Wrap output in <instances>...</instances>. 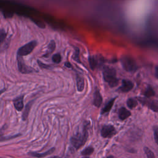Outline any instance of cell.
I'll return each instance as SVG.
<instances>
[{"label":"cell","instance_id":"26","mask_svg":"<svg viewBox=\"0 0 158 158\" xmlns=\"http://www.w3.org/2000/svg\"><path fill=\"white\" fill-rule=\"evenodd\" d=\"M6 37V33L5 31V30H4V29H1V32H0V41H1V44H2L5 38Z\"/></svg>","mask_w":158,"mask_h":158},{"label":"cell","instance_id":"20","mask_svg":"<svg viewBox=\"0 0 158 158\" xmlns=\"http://www.w3.org/2000/svg\"><path fill=\"white\" fill-rule=\"evenodd\" d=\"M155 95V92L154 91V89L151 87V86H149L146 88L145 92H144V96L148 98H149L151 97H152Z\"/></svg>","mask_w":158,"mask_h":158},{"label":"cell","instance_id":"9","mask_svg":"<svg viewBox=\"0 0 158 158\" xmlns=\"http://www.w3.org/2000/svg\"><path fill=\"white\" fill-rule=\"evenodd\" d=\"M102 102V98L101 94L100 91L96 88L93 94V104L96 107H99Z\"/></svg>","mask_w":158,"mask_h":158},{"label":"cell","instance_id":"23","mask_svg":"<svg viewBox=\"0 0 158 158\" xmlns=\"http://www.w3.org/2000/svg\"><path fill=\"white\" fill-rule=\"evenodd\" d=\"M144 151L146 156L149 158H154L155 157V156L153 153V152L148 147H144Z\"/></svg>","mask_w":158,"mask_h":158},{"label":"cell","instance_id":"27","mask_svg":"<svg viewBox=\"0 0 158 158\" xmlns=\"http://www.w3.org/2000/svg\"><path fill=\"white\" fill-rule=\"evenodd\" d=\"M64 65L67 68H72V64L69 62H65Z\"/></svg>","mask_w":158,"mask_h":158},{"label":"cell","instance_id":"24","mask_svg":"<svg viewBox=\"0 0 158 158\" xmlns=\"http://www.w3.org/2000/svg\"><path fill=\"white\" fill-rule=\"evenodd\" d=\"M37 62L39 65V66L41 68V69H51L52 68V66H51L50 65H48V64H44L41 61L38 60H37Z\"/></svg>","mask_w":158,"mask_h":158},{"label":"cell","instance_id":"8","mask_svg":"<svg viewBox=\"0 0 158 158\" xmlns=\"http://www.w3.org/2000/svg\"><path fill=\"white\" fill-rule=\"evenodd\" d=\"M134 86L133 82L129 80L123 79L122 80V85L118 88V91L122 93H127L131 91Z\"/></svg>","mask_w":158,"mask_h":158},{"label":"cell","instance_id":"13","mask_svg":"<svg viewBox=\"0 0 158 158\" xmlns=\"http://www.w3.org/2000/svg\"><path fill=\"white\" fill-rule=\"evenodd\" d=\"M118 118L121 120H124L131 115V112L124 107H122L118 110Z\"/></svg>","mask_w":158,"mask_h":158},{"label":"cell","instance_id":"2","mask_svg":"<svg viewBox=\"0 0 158 158\" xmlns=\"http://www.w3.org/2000/svg\"><path fill=\"white\" fill-rule=\"evenodd\" d=\"M104 80L110 88L115 87L118 84L119 80L116 77V70L110 66H104L102 71Z\"/></svg>","mask_w":158,"mask_h":158},{"label":"cell","instance_id":"17","mask_svg":"<svg viewBox=\"0 0 158 158\" xmlns=\"http://www.w3.org/2000/svg\"><path fill=\"white\" fill-rule=\"evenodd\" d=\"M94 152V148L91 146H87L86 148H85L81 152L82 156H89L91 154H92V153Z\"/></svg>","mask_w":158,"mask_h":158},{"label":"cell","instance_id":"5","mask_svg":"<svg viewBox=\"0 0 158 158\" xmlns=\"http://www.w3.org/2000/svg\"><path fill=\"white\" fill-rule=\"evenodd\" d=\"M17 62H18V69L20 72L22 73L27 74L34 72L35 70L30 66L27 65L23 61L21 56H17Z\"/></svg>","mask_w":158,"mask_h":158},{"label":"cell","instance_id":"21","mask_svg":"<svg viewBox=\"0 0 158 158\" xmlns=\"http://www.w3.org/2000/svg\"><path fill=\"white\" fill-rule=\"evenodd\" d=\"M75 48V51H74V54L73 56V60L77 62V63H81L80 60V57H79V54H80V49L78 48L77 47H74Z\"/></svg>","mask_w":158,"mask_h":158},{"label":"cell","instance_id":"15","mask_svg":"<svg viewBox=\"0 0 158 158\" xmlns=\"http://www.w3.org/2000/svg\"><path fill=\"white\" fill-rule=\"evenodd\" d=\"M77 79V86L78 91H82L84 89L85 86V80L82 76H81L79 73H77L76 75Z\"/></svg>","mask_w":158,"mask_h":158},{"label":"cell","instance_id":"18","mask_svg":"<svg viewBox=\"0 0 158 158\" xmlns=\"http://www.w3.org/2000/svg\"><path fill=\"white\" fill-rule=\"evenodd\" d=\"M127 105L129 109H132L138 105V102L134 98H128L127 101Z\"/></svg>","mask_w":158,"mask_h":158},{"label":"cell","instance_id":"4","mask_svg":"<svg viewBox=\"0 0 158 158\" xmlns=\"http://www.w3.org/2000/svg\"><path fill=\"white\" fill-rule=\"evenodd\" d=\"M37 45V42L35 40H32L28 43L25 44V45L21 46L19 48L17 51V56H25L30 54L33 50L35 49V48Z\"/></svg>","mask_w":158,"mask_h":158},{"label":"cell","instance_id":"29","mask_svg":"<svg viewBox=\"0 0 158 158\" xmlns=\"http://www.w3.org/2000/svg\"><path fill=\"white\" fill-rule=\"evenodd\" d=\"M155 74L156 78H158V66H156L155 68Z\"/></svg>","mask_w":158,"mask_h":158},{"label":"cell","instance_id":"25","mask_svg":"<svg viewBox=\"0 0 158 158\" xmlns=\"http://www.w3.org/2000/svg\"><path fill=\"white\" fill-rule=\"evenodd\" d=\"M153 131H154V136L155 141L158 146V127L157 126H154L153 127Z\"/></svg>","mask_w":158,"mask_h":158},{"label":"cell","instance_id":"12","mask_svg":"<svg viewBox=\"0 0 158 158\" xmlns=\"http://www.w3.org/2000/svg\"><path fill=\"white\" fill-rule=\"evenodd\" d=\"M55 151V148H52L50 149L42 152V153H38V152H29L28 153V154L30 156L32 157H46L49 154H51L54 152V151Z\"/></svg>","mask_w":158,"mask_h":158},{"label":"cell","instance_id":"14","mask_svg":"<svg viewBox=\"0 0 158 158\" xmlns=\"http://www.w3.org/2000/svg\"><path fill=\"white\" fill-rule=\"evenodd\" d=\"M35 101V99H33V100H31L25 106V109L23 110V114H22V120L23 121L26 120L27 118H28V114H29V112H30V110L31 108V106L33 104Z\"/></svg>","mask_w":158,"mask_h":158},{"label":"cell","instance_id":"28","mask_svg":"<svg viewBox=\"0 0 158 158\" xmlns=\"http://www.w3.org/2000/svg\"><path fill=\"white\" fill-rule=\"evenodd\" d=\"M19 135H20V134H18V135H15V136H12V137H11V136H8V137H4V139H2L1 141H3V140H5V139H11L10 138H15V137H17V136H19Z\"/></svg>","mask_w":158,"mask_h":158},{"label":"cell","instance_id":"7","mask_svg":"<svg viewBox=\"0 0 158 158\" xmlns=\"http://www.w3.org/2000/svg\"><path fill=\"white\" fill-rule=\"evenodd\" d=\"M88 61L91 69L93 70L96 68L102 65L104 61V59L101 57V56H90L88 58Z\"/></svg>","mask_w":158,"mask_h":158},{"label":"cell","instance_id":"6","mask_svg":"<svg viewBox=\"0 0 158 158\" xmlns=\"http://www.w3.org/2000/svg\"><path fill=\"white\" fill-rule=\"evenodd\" d=\"M117 133L115 127L111 125H105L101 130V135L104 138H112Z\"/></svg>","mask_w":158,"mask_h":158},{"label":"cell","instance_id":"16","mask_svg":"<svg viewBox=\"0 0 158 158\" xmlns=\"http://www.w3.org/2000/svg\"><path fill=\"white\" fill-rule=\"evenodd\" d=\"M55 48H56V43L54 40H51L48 46V50L46 54L43 56L46 57H48L54 51Z\"/></svg>","mask_w":158,"mask_h":158},{"label":"cell","instance_id":"3","mask_svg":"<svg viewBox=\"0 0 158 158\" xmlns=\"http://www.w3.org/2000/svg\"><path fill=\"white\" fill-rule=\"evenodd\" d=\"M120 62L123 69L127 72H133L138 69L135 60L129 56H123L120 59Z\"/></svg>","mask_w":158,"mask_h":158},{"label":"cell","instance_id":"22","mask_svg":"<svg viewBox=\"0 0 158 158\" xmlns=\"http://www.w3.org/2000/svg\"><path fill=\"white\" fill-rule=\"evenodd\" d=\"M61 56L59 53L54 54L52 57V60L55 64H59L61 62Z\"/></svg>","mask_w":158,"mask_h":158},{"label":"cell","instance_id":"11","mask_svg":"<svg viewBox=\"0 0 158 158\" xmlns=\"http://www.w3.org/2000/svg\"><path fill=\"white\" fill-rule=\"evenodd\" d=\"M115 99H116V98H113L110 99V100H109L105 104V105L103 106V107L102 108V109L101 110V115L107 114L111 110V109H112V107L114 105V103L115 101Z\"/></svg>","mask_w":158,"mask_h":158},{"label":"cell","instance_id":"19","mask_svg":"<svg viewBox=\"0 0 158 158\" xmlns=\"http://www.w3.org/2000/svg\"><path fill=\"white\" fill-rule=\"evenodd\" d=\"M148 106L153 111L158 112V102L157 101H149L148 102Z\"/></svg>","mask_w":158,"mask_h":158},{"label":"cell","instance_id":"10","mask_svg":"<svg viewBox=\"0 0 158 158\" xmlns=\"http://www.w3.org/2000/svg\"><path fill=\"white\" fill-rule=\"evenodd\" d=\"M23 95H20L13 99V104L15 109L18 111H20L23 109Z\"/></svg>","mask_w":158,"mask_h":158},{"label":"cell","instance_id":"1","mask_svg":"<svg viewBox=\"0 0 158 158\" xmlns=\"http://www.w3.org/2000/svg\"><path fill=\"white\" fill-rule=\"evenodd\" d=\"M89 122L85 121L83 123L82 128L78 131L71 137L70 142L71 149L73 151H75L82 147L86 142L89 136Z\"/></svg>","mask_w":158,"mask_h":158}]
</instances>
